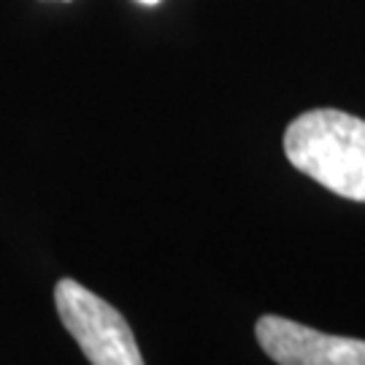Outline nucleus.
Masks as SVG:
<instances>
[{
  "instance_id": "20e7f679",
  "label": "nucleus",
  "mask_w": 365,
  "mask_h": 365,
  "mask_svg": "<svg viewBox=\"0 0 365 365\" xmlns=\"http://www.w3.org/2000/svg\"><path fill=\"white\" fill-rule=\"evenodd\" d=\"M138 3H144V6H157L160 0H138Z\"/></svg>"
},
{
  "instance_id": "7ed1b4c3",
  "label": "nucleus",
  "mask_w": 365,
  "mask_h": 365,
  "mask_svg": "<svg viewBox=\"0 0 365 365\" xmlns=\"http://www.w3.org/2000/svg\"><path fill=\"white\" fill-rule=\"evenodd\" d=\"M255 336L279 365H365V341L327 336L276 314L257 319Z\"/></svg>"
},
{
  "instance_id": "f03ea898",
  "label": "nucleus",
  "mask_w": 365,
  "mask_h": 365,
  "mask_svg": "<svg viewBox=\"0 0 365 365\" xmlns=\"http://www.w3.org/2000/svg\"><path fill=\"white\" fill-rule=\"evenodd\" d=\"M54 306L92 365H144L128 319L111 303L73 279H60L54 287Z\"/></svg>"
},
{
  "instance_id": "f257e3e1",
  "label": "nucleus",
  "mask_w": 365,
  "mask_h": 365,
  "mask_svg": "<svg viewBox=\"0 0 365 365\" xmlns=\"http://www.w3.org/2000/svg\"><path fill=\"white\" fill-rule=\"evenodd\" d=\"M284 155L325 190L365 203V119L339 108L306 111L289 122Z\"/></svg>"
}]
</instances>
